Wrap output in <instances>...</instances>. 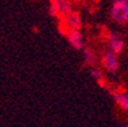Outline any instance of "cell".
Here are the masks:
<instances>
[{
	"mask_svg": "<svg viewBox=\"0 0 128 127\" xmlns=\"http://www.w3.org/2000/svg\"><path fill=\"white\" fill-rule=\"evenodd\" d=\"M110 17L119 24L128 23V3H114L110 9Z\"/></svg>",
	"mask_w": 128,
	"mask_h": 127,
	"instance_id": "1",
	"label": "cell"
},
{
	"mask_svg": "<svg viewBox=\"0 0 128 127\" xmlns=\"http://www.w3.org/2000/svg\"><path fill=\"white\" fill-rule=\"evenodd\" d=\"M71 0H51V13L56 17H66L71 13Z\"/></svg>",
	"mask_w": 128,
	"mask_h": 127,
	"instance_id": "2",
	"label": "cell"
},
{
	"mask_svg": "<svg viewBox=\"0 0 128 127\" xmlns=\"http://www.w3.org/2000/svg\"><path fill=\"white\" fill-rule=\"evenodd\" d=\"M102 65L106 71H109L110 74H116L118 71V59H117V53H114L112 50L105 51L104 55L102 57Z\"/></svg>",
	"mask_w": 128,
	"mask_h": 127,
	"instance_id": "3",
	"label": "cell"
},
{
	"mask_svg": "<svg viewBox=\"0 0 128 127\" xmlns=\"http://www.w3.org/2000/svg\"><path fill=\"white\" fill-rule=\"evenodd\" d=\"M67 40L70 42V45L76 48V50H81L84 46V38H82V34L80 33V31L78 28H70L67 32Z\"/></svg>",
	"mask_w": 128,
	"mask_h": 127,
	"instance_id": "4",
	"label": "cell"
},
{
	"mask_svg": "<svg viewBox=\"0 0 128 127\" xmlns=\"http://www.w3.org/2000/svg\"><path fill=\"white\" fill-rule=\"evenodd\" d=\"M108 43H109V47H110V50L117 53V55H119V53L123 51L124 48V42L123 40L119 37V36L114 34V33H110L108 36Z\"/></svg>",
	"mask_w": 128,
	"mask_h": 127,
	"instance_id": "5",
	"label": "cell"
},
{
	"mask_svg": "<svg viewBox=\"0 0 128 127\" xmlns=\"http://www.w3.org/2000/svg\"><path fill=\"white\" fill-rule=\"evenodd\" d=\"M65 23L66 26H68V28H80L81 27V22H80V18L76 13H68L65 17Z\"/></svg>",
	"mask_w": 128,
	"mask_h": 127,
	"instance_id": "6",
	"label": "cell"
},
{
	"mask_svg": "<svg viewBox=\"0 0 128 127\" xmlns=\"http://www.w3.org/2000/svg\"><path fill=\"white\" fill-rule=\"evenodd\" d=\"M114 99L117 102V104L122 108V109L128 112V95L123 94V93H116L114 94Z\"/></svg>",
	"mask_w": 128,
	"mask_h": 127,
	"instance_id": "7",
	"label": "cell"
},
{
	"mask_svg": "<svg viewBox=\"0 0 128 127\" xmlns=\"http://www.w3.org/2000/svg\"><path fill=\"white\" fill-rule=\"evenodd\" d=\"M84 60H85L86 64L93 65L95 62V55H94V52L91 51V50H89V48H85L84 50Z\"/></svg>",
	"mask_w": 128,
	"mask_h": 127,
	"instance_id": "8",
	"label": "cell"
},
{
	"mask_svg": "<svg viewBox=\"0 0 128 127\" xmlns=\"http://www.w3.org/2000/svg\"><path fill=\"white\" fill-rule=\"evenodd\" d=\"M91 76H93V78H95L96 80H100V79L103 78L102 72H100L98 69H93V70H91Z\"/></svg>",
	"mask_w": 128,
	"mask_h": 127,
	"instance_id": "9",
	"label": "cell"
},
{
	"mask_svg": "<svg viewBox=\"0 0 128 127\" xmlns=\"http://www.w3.org/2000/svg\"><path fill=\"white\" fill-rule=\"evenodd\" d=\"M114 3H128V0H113Z\"/></svg>",
	"mask_w": 128,
	"mask_h": 127,
	"instance_id": "10",
	"label": "cell"
},
{
	"mask_svg": "<svg viewBox=\"0 0 128 127\" xmlns=\"http://www.w3.org/2000/svg\"><path fill=\"white\" fill-rule=\"evenodd\" d=\"M124 127H128V124H127V126H124Z\"/></svg>",
	"mask_w": 128,
	"mask_h": 127,
	"instance_id": "11",
	"label": "cell"
}]
</instances>
